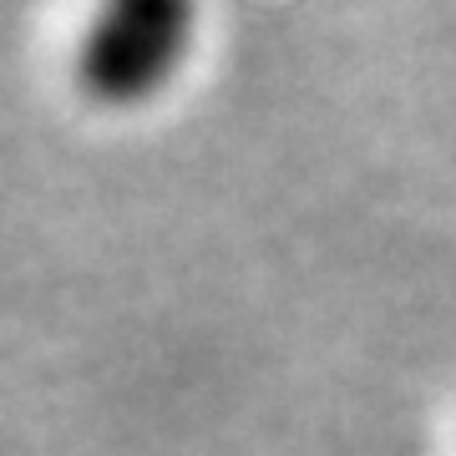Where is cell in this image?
I'll use <instances>...</instances> for the list:
<instances>
[{
	"label": "cell",
	"mask_w": 456,
	"mask_h": 456,
	"mask_svg": "<svg viewBox=\"0 0 456 456\" xmlns=\"http://www.w3.org/2000/svg\"><path fill=\"white\" fill-rule=\"evenodd\" d=\"M198 0H97L77 41V86L97 107H137L178 77Z\"/></svg>",
	"instance_id": "6da1fadb"
}]
</instances>
